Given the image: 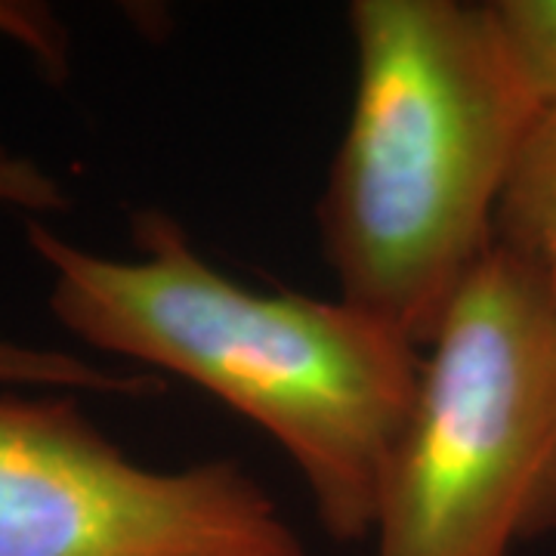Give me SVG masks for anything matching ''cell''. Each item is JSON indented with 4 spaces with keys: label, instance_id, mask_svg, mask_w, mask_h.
Wrapping results in <instances>:
<instances>
[{
    "label": "cell",
    "instance_id": "6da1fadb",
    "mask_svg": "<svg viewBox=\"0 0 556 556\" xmlns=\"http://www.w3.org/2000/svg\"><path fill=\"white\" fill-rule=\"evenodd\" d=\"M137 257H102L28 219L50 313L80 343L167 371L257 424L294 464L318 526L371 541L424 356L343 300L263 294L223 276L161 207L130 214Z\"/></svg>",
    "mask_w": 556,
    "mask_h": 556
},
{
    "label": "cell",
    "instance_id": "7a4b0ae2",
    "mask_svg": "<svg viewBox=\"0 0 556 556\" xmlns=\"http://www.w3.org/2000/svg\"><path fill=\"white\" fill-rule=\"evenodd\" d=\"M356 90L316 207L338 298L427 350L495 248L538 118L489 3L353 0Z\"/></svg>",
    "mask_w": 556,
    "mask_h": 556
},
{
    "label": "cell",
    "instance_id": "3957f363",
    "mask_svg": "<svg viewBox=\"0 0 556 556\" xmlns=\"http://www.w3.org/2000/svg\"><path fill=\"white\" fill-rule=\"evenodd\" d=\"M556 532V318L501 251L427 346L375 556H510Z\"/></svg>",
    "mask_w": 556,
    "mask_h": 556
},
{
    "label": "cell",
    "instance_id": "277c9868",
    "mask_svg": "<svg viewBox=\"0 0 556 556\" xmlns=\"http://www.w3.org/2000/svg\"><path fill=\"white\" fill-rule=\"evenodd\" d=\"M0 556H306L229 457L152 470L75 399L0 393Z\"/></svg>",
    "mask_w": 556,
    "mask_h": 556
},
{
    "label": "cell",
    "instance_id": "5b68a950",
    "mask_svg": "<svg viewBox=\"0 0 556 556\" xmlns=\"http://www.w3.org/2000/svg\"><path fill=\"white\" fill-rule=\"evenodd\" d=\"M495 251L519 266L556 318V109L538 112L495 211Z\"/></svg>",
    "mask_w": 556,
    "mask_h": 556
},
{
    "label": "cell",
    "instance_id": "8992f818",
    "mask_svg": "<svg viewBox=\"0 0 556 556\" xmlns=\"http://www.w3.org/2000/svg\"><path fill=\"white\" fill-rule=\"evenodd\" d=\"M0 204H10L28 214H65L72 207L68 192L38 161L25 159L0 146ZM0 383L10 387H62V390H90L112 396H139L142 383L137 375L109 371L93 362L60 353L35 350L13 340H0Z\"/></svg>",
    "mask_w": 556,
    "mask_h": 556
},
{
    "label": "cell",
    "instance_id": "52a82bcc",
    "mask_svg": "<svg viewBox=\"0 0 556 556\" xmlns=\"http://www.w3.org/2000/svg\"><path fill=\"white\" fill-rule=\"evenodd\" d=\"M489 16L526 93L556 109V0H492Z\"/></svg>",
    "mask_w": 556,
    "mask_h": 556
},
{
    "label": "cell",
    "instance_id": "ba28073f",
    "mask_svg": "<svg viewBox=\"0 0 556 556\" xmlns=\"http://www.w3.org/2000/svg\"><path fill=\"white\" fill-rule=\"evenodd\" d=\"M0 38L20 43L43 78L62 84L72 72V38L62 20L43 3L0 0Z\"/></svg>",
    "mask_w": 556,
    "mask_h": 556
}]
</instances>
